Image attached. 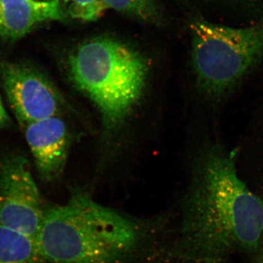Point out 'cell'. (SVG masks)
Listing matches in <instances>:
<instances>
[{"label": "cell", "mask_w": 263, "mask_h": 263, "mask_svg": "<svg viewBox=\"0 0 263 263\" xmlns=\"http://www.w3.org/2000/svg\"><path fill=\"white\" fill-rule=\"evenodd\" d=\"M263 201L237 174L235 153L211 145L200 157L181 224L184 263H224L258 247Z\"/></svg>", "instance_id": "obj_1"}, {"label": "cell", "mask_w": 263, "mask_h": 263, "mask_svg": "<svg viewBox=\"0 0 263 263\" xmlns=\"http://www.w3.org/2000/svg\"><path fill=\"white\" fill-rule=\"evenodd\" d=\"M144 237L139 223L76 193L46 210L34 241L45 263H126Z\"/></svg>", "instance_id": "obj_2"}, {"label": "cell", "mask_w": 263, "mask_h": 263, "mask_svg": "<svg viewBox=\"0 0 263 263\" xmlns=\"http://www.w3.org/2000/svg\"><path fill=\"white\" fill-rule=\"evenodd\" d=\"M71 82L98 107L105 129L124 122L143 95L148 61L127 43L109 37L85 41L67 61Z\"/></svg>", "instance_id": "obj_3"}, {"label": "cell", "mask_w": 263, "mask_h": 263, "mask_svg": "<svg viewBox=\"0 0 263 263\" xmlns=\"http://www.w3.org/2000/svg\"><path fill=\"white\" fill-rule=\"evenodd\" d=\"M192 59L199 87L220 100L263 59V24L245 27L194 22Z\"/></svg>", "instance_id": "obj_4"}, {"label": "cell", "mask_w": 263, "mask_h": 263, "mask_svg": "<svg viewBox=\"0 0 263 263\" xmlns=\"http://www.w3.org/2000/svg\"><path fill=\"white\" fill-rule=\"evenodd\" d=\"M46 210L28 160L5 159L0 164V226L34 240Z\"/></svg>", "instance_id": "obj_5"}, {"label": "cell", "mask_w": 263, "mask_h": 263, "mask_svg": "<svg viewBox=\"0 0 263 263\" xmlns=\"http://www.w3.org/2000/svg\"><path fill=\"white\" fill-rule=\"evenodd\" d=\"M0 75L10 106L22 128L59 116L63 99L41 71L24 64L5 62L0 65Z\"/></svg>", "instance_id": "obj_6"}, {"label": "cell", "mask_w": 263, "mask_h": 263, "mask_svg": "<svg viewBox=\"0 0 263 263\" xmlns=\"http://www.w3.org/2000/svg\"><path fill=\"white\" fill-rule=\"evenodd\" d=\"M26 139L44 181L61 176L70 146V134L61 118L52 117L30 123L23 128Z\"/></svg>", "instance_id": "obj_7"}, {"label": "cell", "mask_w": 263, "mask_h": 263, "mask_svg": "<svg viewBox=\"0 0 263 263\" xmlns=\"http://www.w3.org/2000/svg\"><path fill=\"white\" fill-rule=\"evenodd\" d=\"M49 21L46 13L28 0H0V37L3 39H20L38 24Z\"/></svg>", "instance_id": "obj_8"}, {"label": "cell", "mask_w": 263, "mask_h": 263, "mask_svg": "<svg viewBox=\"0 0 263 263\" xmlns=\"http://www.w3.org/2000/svg\"><path fill=\"white\" fill-rule=\"evenodd\" d=\"M0 263H45L32 238L0 226Z\"/></svg>", "instance_id": "obj_9"}, {"label": "cell", "mask_w": 263, "mask_h": 263, "mask_svg": "<svg viewBox=\"0 0 263 263\" xmlns=\"http://www.w3.org/2000/svg\"><path fill=\"white\" fill-rule=\"evenodd\" d=\"M108 8L148 22L160 18V10L156 0H103Z\"/></svg>", "instance_id": "obj_10"}, {"label": "cell", "mask_w": 263, "mask_h": 263, "mask_svg": "<svg viewBox=\"0 0 263 263\" xmlns=\"http://www.w3.org/2000/svg\"><path fill=\"white\" fill-rule=\"evenodd\" d=\"M64 16L81 21L95 22L108 9L103 0H60Z\"/></svg>", "instance_id": "obj_11"}, {"label": "cell", "mask_w": 263, "mask_h": 263, "mask_svg": "<svg viewBox=\"0 0 263 263\" xmlns=\"http://www.w3.org/2000/svg\"><path fill=\"white\" fill-rule=\"evenodd\" d=\"M36 8L51 18V21L62 20L65 18L60 6V0H28Z\"/></svg>", "instance_id": "obj_12"}, {"label": "cell", "mask_w": 263, "mask_h": 263, "mask_svg": "<svg viewBox=\"0 0 263 263\" xmlns=\"http://www.w3.org/2000/svg\"><path fill=\"white\" fill-rule=\"evenodd\" d=\"M10 123L9 116L4 108L1 97H0V129L7 127Z\"/></svg>", "instance_id": "obj_13"}, {"label": "cell", "mask_w": 263, "mask_h": 263, "mask_svg": "<svg viewBox=\"0 0 263 263\" xmlns=\"http://www.w3.org/2000/svg\"><path fill=\"white\" fill-rule=\"evenodd\" d=\"M260 263H263V251H262V255H261Z\"/></svg>", "instance_id": "obj_14"}]
</instances>
